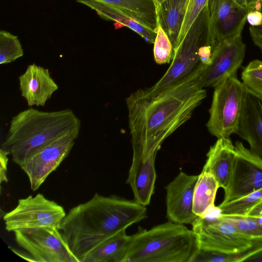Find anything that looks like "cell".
<instances>
[{"mask_svg":"<svg viewBox=\"0 0 262 262\" xmlns=\"http://www.w3.org/2000/svg\"><path fill=\"white\" fill-rule=\"evenodd\" d=\"M245 216L262 217V202L251 209Z\"/></svg>","mask_w":262,"mask_h":262,"instance_id":"cell-33","label":"cell"},{"mask_svg":"<svg viewBox=\"0 0 262 262\" xmlns=\"http://www.w3.org/2000/svg\"><path fill=\"white\" fill-rule=\"evenodd\" d=\"M146 212V206L135 200L96 193L68 211L60 230L78 261L83 262L106 239L145 219Z\"/></svg>","mask_w":262,"mask_h":262,"instance_id":"cell-2","label":"cell"},{"mask_svg":"<svg viewBox=\"0 0 262 262\" xmlns=\"http://www.w3.org/2000/svg\"><path fill=\"white\" fill-rule=\"evenodd\" d=\"M130 239L126 230L120 231L91 251L83 262H123Z\"/></svg>","mask_w":262,"mask_h":262,"instance_id":"cell-20","label":"cell"},{"mask_svg":"<svg viewBox=\"0 0 262 262\" xmlns=\"http://www.w3.org/2000/svg\"><path fill=\"white\" fill-rule=\"evenodd\" d=\"M206 124L209 133L217 139L235 134L243 106L246 86L236 74L231 75L214 87Z\"/></svg>","mask_w":262,"mask_h":262,"instance_id":"cell-6","label":"cell"},{"mask_svg":"<svg viewBox=\"0 0 262 262\" xmlns=\"http://www.w3.org/2000/svg\"><path fill=\"white\" fill-rule=\"evenodd\" d=\"M249 32L253 42L262 52V25L256 27L250 26Z\"/></svg>","mask_w":262,"mask_h":262,"instance_id":"cell-31","label":"cell"},{"mask_svg":"<svg viewBox=\"0 0 262 262\" xmlns=\"http://www.w3.org/2000/svg\"><path fill=\"white\" fill-rule=\"evenodd\" d=\"M78 135L71 133L56 138L36 150L19 165L27 174L33 191L37 190L68 156Z\"/></svg>","mask_w":262,"mask_h":262,"instance_id":"cell-10","label":"cell"},{"mask_svg":"<svg viewBox=\"0 0 262 262\" xmlns=\"http://www.w3.org/2000/svg\"><path fill=\"white\" fill-rule=\"evenodd\" d=\"M95 11L102 19L113 21L125 26L141 36L148 43L154 44L157 32L140 23L126 12L112 5L95 0H76Z\"/></svg>","mask_w":262,"mask_h":262,"instance_id":"cell-18","label":"cell"},{"mask_svg":"<svg viewBox=\"0 0 262 262\" xmlns=\"http://www.w3.org/2000/svg\"><path fill=\"white\" fill-rule=\"evenodd\" d=\"M235 146L236 156L221 204L243 198L262 188V159L241 142H235Z\"/></svg>","mask_w":262,"mask_h":262,"instance_id":"cell-11","label":"cell"},{"mask_svg":"<svg viewBox=\"0 0 262 262\" xmlns=\"http://www.w3.org/2000/svg\"><path fill=\"white\" fill-rule=\"evenodd\" d=\"M246 261L262 262V251L248 258Z\"/></svg>","mask_w":262,"mask_h":262,"instance_id":"cell-35","label":"cell"},{"mask_svg":"<svg viewBox=\"0 0 262 262\" xmlns=\"http://www.w3.org/2000/svg\"><path fill=\"white\" fill-rule=\"evenodd\" d=\"M153 52L154 59L159 64L168 63L172 60L173 50L172 43L160 25H158Z\"/></svg>","mask_w":262,"mask_h":262,"instance_id":"cell-27","label":"cell"},{"mask_svg":"<svg viewBox=\"0 0 262 262\" xmlns=\"http://www.w3.org/2000/svg\"><path fill=\"white\" fill-rule=\"evenodd\" d=\"M8 155H9V153L8 151L0 148V182L1 184L3 182H8L7 172Z\"/></svg>","mask_w":262,"mask_h":262,"instance_id":"cell-30","label":"cell"},{"mask_svg":"<svg viewBox=\"0 0 262 262\" xmlns=\"http://www.w3.org/2000/svg\"><path fill=\"white\" fill-rule=\"evenodd\" d=\"M242 32L221 41L214 49L211 61L203 71L204 88L214 87L226 77L236 74L246 53Z\"/></svg>","mask_w":262,"mask_h":262,"instance_id":"cell-12","label":"cell"},{"mask_svg":"<svg viewBox=\"0 0 262 262\" xmlns=\"http://www.w3.org/2000/svg\"><path fill=\"white\" fill-rule=\"evenodd\" d=\"M152 1L155 5V6H156L158 5H160L161 3L165 1L166 0H152Z\"/></svg>","mask_w":262,"mask_h":262,"instance_id":"cell-37","label":"cell"},{"mask_svg":"<svg viewBox=\"0 0 262 262\" xmlns=\"http://www.w3.org/2000/svg\"><path fill=\"white\" fill-rule=\"evenodd\" d=\"M221 217L234 225L247 236L253 244L262 243V217L247 216H227L219 213Z\"/></svg>","mask_w":262,"mask_h":262,"instance_id":"cell-24","label":"cell"},{"mask_svg":"<svg viewBox=\"0 0 262 262\" xmlns=\"http://www.w3.org/2000/svg\"><path fill=\"white\" fill-rule=\"evenodd\" d=\"M238 254H229L198 249L190 262H237Z\"/></svg>","mask_w":262,"mask_h":262,"instance_id":"cell-29","label":"cell"},{"mask_svg":"<svg viewBox=\"0 0 262 262\" xmlns=\"http://www.w3.org/2000/svg\"><path fill=\"white\" fill-rule=\"evenodd\" d=\"M254 10L262 12L261 0H256L254 3Z\"/></svg>","mask_w":262,"mask_h":262,"instance_id":"cell-36","label":"cell"},{"mask_svg":"<svg viewBox=\"0 0 262 262\" xmlns=\"http://www.w3.org/2000/svg\"><path fill=\"white\" fill-rule=\"evenodd\" d=\"M198 178V175H189L181 171L166 186V217L169 221L192 225L198 217L193 210Z\"/></svg>","mask_w":262,"mask_h":262,"instance_id":"cell-14","label":"cell"},{"mask_svg":"<svg viewBox=\"0 0 262 262\" xmlns=\"http://www.w3.org/2000/svg\"><path fill=\"white\" fill-rule=\"evenodd\" d=\"M66 214L62 206L38 193L19 199L17 206L6 213L3 220L9 232L45 227L60 230Z\"/></svg>","mask_w":262,"mask_h":262,"instance_id":"cell-8","label":"cell"},{"mask_svg":"<svg viewBox=\"0 0 262 262\" xmlns=\"http://www.w3.org/2000/svg\"><path fill=\"white\" fill-rule=\"evenodd\" d=\"M189 0H166L156 6L158 25L168 36L173 47H176Z\"/></svg>","mask_w":262,"mask_h":262,"instance_id":"cell-19","label":"cell"},{"mask_svg":"<svg viewBox=\"0 0 262 262\" xmlns=\"http://www.w3.org/2000/svg\"><path fill=\"white\" fill-rule=\"evenodd\" d=\"M241 5L254 10V3L256 0H235Z\"/></svg>","mask_w":262,"mask_h":262,"instance_id":"cell-34","label":"cell"},{"mask_svg":"<svg viewBox=\"0 0 262 262\" xmlns=\"http://www.w3.org/2000/svg\"><path fill=\"white\" fill-rule=\"evenodd\" d=\"M219 188L211 174L202 171L198 175L193 200V210L196 216L203 217L215 208L214 201Z\"/></svg>","mask_w":262,"mask_h":262,"instance_id":"cell-21","label":"cell"},{"mask_svg":"<svg viewBox=\"0 0 262 262\" xmlns=\"http://www.w3.org/2000/svg\"><path fill=\"white\" fill-rule=\"evenodd\" d=\"M208 0H189L173 55Z\"/></svg>","mask_w":262,"mask_h":262,"instance_id":"cell-28","label":"cell"},{"mask_svg":"<svg viewBox=\"0 0 262 262\" xmlns=\"http://www.w3.org/2000/svg\"><path fill=\"white\" fill-rule=\"evenodd\" d=\"M210 35L214 48L222 41L242 32L248 13L254 9L235 0H208Z\"/></svg>","mask_w":262,"mask_h":262,"instance_id":"cell-13","label":"cell"},{"mask_svg":"<svg viewBox=\"0 0 262 262\" xmlns=\"http://www.w3.org/2000/svg\"><path fill=\"white\" fill-rule=\"evenodd\" d=\"M242 82L252 92L262 97V61L256 59L245 67L241 74Z\"/></svg>","mask_w":262,"mask_h":262,"instance_id":"cell-26","label":"cell"},{"mask_svg":"<svg viewBox=\"0 0 262 262\" xmlns=\"http://www.w3.org/2000/svg\"><path fill=\"white\" fill-rule=\"evenodd\" d=\"M246 20L251 26H259L262 25V12L253 10L249 12L246 17Z\"/></svg>","mask_w":262,"mask_h":262,"instance_id":"cell-32","label":"cell"},{"mask_svg":"<svg viewBox=\"0 0 262 262\" xmlns=\"http://www.w3.org/2000/svg\"><path fill=\"white\" fill-rule=\"evenodd\" d=\"M60 230L40 228L14 231L17 244L37 262H78Z\"/></svg>","mask_w":262,"mask_h":262,"instance_id":"cell-9","label":"cell"},{"mask_svg":"<svg viewBox=\"0 0 262 262\" xmlns=\"http://www.w3.org/2000/svg\"><path fill=\"white\" fill-rule=\"evenodd\" d=\"M262 202V188L237 200L216 207L220 213L227 216H245Z\"/></svg>","mask_w":262,"mask_h":262,"instance_id":"cell-23","label":"cell"},{"mask_svg":"<svg viewBox=\"0 0 262 262\" xmlns=\"http://www.w3.org/2000/svg\"><path fill=\"white\" fill-rule=\"evenodd\" d=\"M262 159V97L246 87L242 113L235 133Z\"/></svg>","mask_w":262,"mask_h":262,"instance_id":"cell-15","label":"cell"},{"mask_svg":"<svg viewBox=\"0 0 262 262\" xmlns=\"http://www.w3.org/2000/svg\"><path fill=\"white\" fill-rule=\"evenodd\" d=\"M192 227L200 249L238 254L253 246V241L247 236L219 215L213 219L208 215L198 217Z\"/></svg>","mask_w":262,"mask_h":262,"instance_id":"cell-7","label":"cell"},{"mask_svg":"<svg viewBox=\"0 0 262 262\" xmlns=\"http://www.w3.org/2000/svg\"><path fill=\"white\" fill-rule=\"evenodd\" d=\"M117 7L131 15L145 26L157 32V18L152 0H95Z\"/></svg>","mask_w":262,"mask_h":262,"instance_id":"cell-22","label":"cell"},{"mask_svg":"<svg viewBox=\"0 0 262 262\" xmlns=\"http://www.w3.org/2000/svg\"><path fill=\"white\" fill-rule=\"evenodd\" d=\"M236 156V148L230 138H218L207 154L202 171L211 174L224 190L227 187Z\"/></svg>","mask_w":262,"mask_h":262,"instance_id":"cell-17","label":"cell"},{"mask_svg":"<svg viewBox=\"0 0 262 262\" xmlns=\"http://www.w3.org/2000/svg\"><path fill=\"white\" fill-rule=\"evenodd\" d=\"M21 95L29 106H43L58 89L48 69L32 63L18 77Z\"/></svg>","mask_w":262,"mask_h":262,"instance_id":"cell-16","label":"cell"},{"mask_svg":"<svg viewBox=\"0 0 262 262\" xmlns=\"http://www.w3.org/2000/svg\"><path fill=\"white\" fill-rule=\"evenodd\" d=\"M200 64L166 88L149 94L138 89L126 99L133 152H157L166 138L188 120L206 96Z\"/></svg>","mask_w":262,"mask_h":262,"instance_id":"cell-1","label":"cell"},{"mask_svg":"<svg viewBox=\"0 0 262 262\" xmlns=\"http://www.w3.org/2000/svg\"><path fill=\"white\" fill-rule=\"evenodd\" d=\"M24 55L17 36L6 30L0 31V64L13 62Z\"/></svg>","mask_w":262,"mask_h":262,"instance_id":"cell-25","label":"cell"},{"mask_svg":"<svg viewBox=\"0 0 262 262\" xmlns=\"http://www.w3.org/2000/svg\"><path fill=\"white\" fill-rule=\"evenodd\" d=\"M80 127V119L69 108L43 112L31 107L12 118L1 148L19 165L40 147L66 134H79Z\"/></svg>","mask_w":262,"mask_h":262,"instance_id":"cell-3","label":"cell"},{"mask_svg":"<svg viewBox=\"0 0 262 262\" xmlns=\"http://www.w3.org/2000/svg\"><path fill=\"white\" fill-rule=\"evenodd\" d=\"M203 45L211 46L208 4L193 23L184 40L174 53L169 68L152 86L145 89L149 94L156 93L180 81L200 64L198 52Z\"/></svg>","mask_w":262,"mask_h":262,"instance_id":"cell-5","label":"cell"},{"mask_svg":"<svg viewBox=\"0 0 262 262\" xmlns=\"http://www.w3.org/2000/svg\"><path fill=\"white\" fill-rule=\"evenodd\" d=\"M198 249L192 230L168 221L130 235L123 262H190Z\"/></svg>","mask_w":262,"mask_h":262,"instance_id":"cell-4","label":"cell"}]
</instances>
